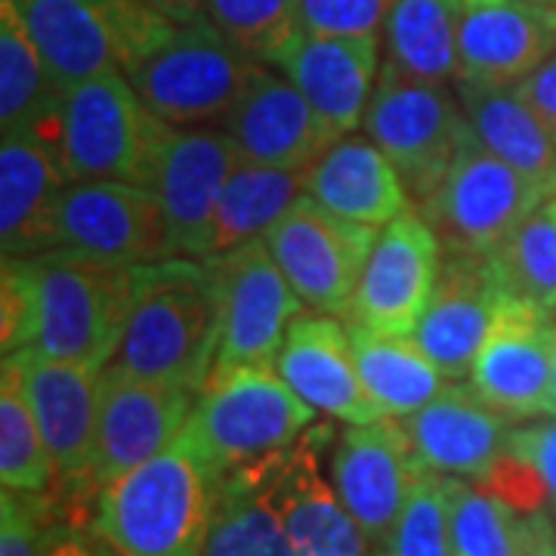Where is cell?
<instances>
[{"label": "cell", "instance_id": "6da1fadb", "mask_svg": "<svg viewBox=\"0 0 556 556\" xmlns=\"http://www.w3.org/2000/svg\"><path fill=\"white\" fill-rule=\"evenodd\" d=\"M223 470L182 430L164 452L102 485L90 529L121 556H201Z\"/></svg>", "mask_w": 556, "mask_h": 556}, {"label": "cell", "instance_id": "7a4b0ae2", "mask_svg": "<svg viewBox=\"0 0 556 556\" xmlns=\"http://www.w3.org/2000/svg\"><path fill=\"white\" fill-rule=\"evenodd\" d=\"M223 300L204 260L167 257L137 269V303L109 365L195 390L217 368Z\"/></svg>", "mask_w": 556, "mask_h": 556}, {"label": "cell", "instance_id": "3957f363", "mask_svg": "<svg viewBox=\"0 0 556 556\" xmlns=\"http://www.w3.org/2000/svg\"><path fill=\"white\" fill-rule=\"evenodd\" d=\"M38 269V334L43 356L102 371L118 356L137 303V269L78 251L35 254Z\"/></svg>", "mask_w": 556, "mask_h": 556}, {"label": "cell", "instance_id": "277c9868", "mask_svg": "<svg viewBox=\"0 0 556 556\" xmlns=\"http://www.w3.org/2000/svg\"><path fill=\"white\" fill-rule=\"evenodd\" d=\"M170 130L121 68L62 90L60 155L72 179H115L152 189Z\"/></svg>", "mask_w": 556, "mask_h": 556}, {"label": "cell", "instance_id": "5b68a950", "mask_svg": "<svg viewBox=\"0 0 556 556\" xmlns=\"http://www.w3.org/2000/svg\"><path fill=\"white\" fill-rule=\"evenodd\" d=\"M316 415L276 365H219L199 390L186 430L226 473L288 452Z\"/></svg>", "mask_w": 556, "mask_h": 556}, {"label": "cell", "instance_id": "8992f818", "mask_svg": "<svg viewBox=\"0 0 556 556\" xmlns=\"http://www.w3.org/2000/svg\"><path fill=\"white\" fill-rule=\"evenodd\" d=\"M53 78L68 84L127 68L155 50L177 20L142 0H10Z\"/></svg>", "mask_w": 556, "mask_h": 556}, {"label": "cell", "instance_id": "52a82bcc", "mask_svg": "<svg viewBox=\"0 0 556 556\" xmlns=\"http://www.w3.org/2000/svg\"><path fill=\"white\" fill-rule=\"evenodd\" d=\"M257 60L219 35L207 16L174 31L124 75L142 102L170 127H211L229 115Z\"/></svg>", "mask_w": 556, "mask_h": 556}, {"label": "cell", "instance_id": "ba28073f", "mask_svg": "<svg viewBox=\"0 0 556 556\" xmlns=\"http://www.w3.org/2000/svg\"><path fill=\"white\" fill-rule=\"evenodd\" d=\"M554 195L489 152L470 127L442 182L420 201V214L437 229L442 248L495 254Z\"/></svg>", "mask_w": 556, "mask_h": 556}, {"label": "cell", "instance_id": "9c48e42d", "mask_svg": "<svg viewBox=\"0 0 556 556\" xmlns=\"http://www.w3.org/2000/svg\"><path fill=\"white\" fill-rule=\"evenodd\" d=\"M365 137L393 161L408 195L420 204L452 167L464 137L467 115L448 84H427L383 65L365 112Z\"/></svg>", "mask_w": 556, "mask_h": 556}, {"label": "cell", "instance_id": "30bf717a", "mask_svg": "<svg viewBox=\"0 0 556 556\" xmlns=\"http://www.w3.org/2000/svg\"><path fill=\"white\" fill-rule=\"evenodd\" d=\"M263 241L303 306L334 316L353 303L378 241V226L340 217L303 192L269 226Z\"/></svg>", "mask_w": 556, "mask_h": 556}, {"label": "cell", "instance_id": "8fae6325", "mask_svg": "<svg viewBox=\"0 0 556 556\" xmlns=\"http://www.w3.org/2000/svg\"><path fill=\"white\" fill-rule=\"evenodd\" d=\"M56 248L124 266L177 257L152 189L115 179H68L56 207Z\"/></svg>", "mask_w": 556, "mask_h": 556}, {"label": "cell", "instance_id": "7c38bea8", "mask_svg": "<svg viewBox=\"0 0 556 556\" xmlns=\"http://www.w3.org/2000/svg\"><path fill=\"white\" fill-rule=\"evenodd\" d=\"M223 300L219 365H276L291 321L303 300L278 269L266 241L251 239L223 254L204 257Z\"/></svg>", "mask_w": 556, "mask_h": 556}, {"label": "cell", "instance_id": "4fadbf2b", "mask_svg": "<svg viewBox=\"0 0 556 556\" xmlns=\"http://www.w3.org/2000/svg\"><path fill=\"white\" fill-rule=\"evenodd\" d=\"M442 266V241L420 211H405L371 248L365 273L358 278L346 325L375 334L412 338L427 313Z\"/></svg>", "mask_w": 556, "mask_h": 556}, {"label": "cell", "instance_id": "5bb4252c", "mask_svg": "<svg viewBox=\"0 0 556 556\" xmlns=\"http://www.w3.org/2000/svg\"><path fill=\"white\" fill-rule=\"evenodd\" d=\"M195 399V390L105 365L100 375V424L90 482L102 489L164 452L186 430Z\"/></svg>", "mask_w": 556, "mask_h": 556}, {"label": "cell", "instance_id": "9a60e30c", "mask_svg": "<svg viewBox=\"0 0 556 556\" xmlns=\"http://www.w3.org/2000/svg\"><path fill=\"white\" fill-rule=\"evenodd\" d=\"M420 464L396 417L350 424L331 455V482L368 544L387 554Z\"/></svg>", "mask_w": 556, "mask_h": 556}, {"label": "cell", "instance_id": "2e32d148", "mask_svg": "<svg viewBox=\"0 0 556 556\" xmlns=\"http://www.w3.org/2000/svg\"><path fill=\"white\" fill-rule=\"evenodd\" d=\"M551 321L544 309L504 294L470 365V387L510 420L556 415Z\"/></svg>", "mask_w": 556, "mask_h": 556}, {"label": "cell", "instance_id": "e0dca14e", "mask_svg": "<svg viewBox=\"0 0 556 556\" xmlns=\"http://www.w3.org/2000/svg\"><path fill=\"white\" fill-rule=\"evenodd\" d=\"M241 164L236 142L211 127H174L159 159V195L177 257H211V229L226 179Z\"/></svg>", "mask_w": 556, "mask_h": 556}, {"label": "cell", "instance_id": "ac0fdd59", "mask_svg": "<svg viewBox=\"0 0 556 556\" xmlns=\"http://www.w3.org/2000/svg\"><path fill=\"white\" fill-rule=\"evenodd\" d=\"M217 127L236 142L241 161L285 170H306L338 142L298 87L266 62L254 65L241 97Z\"/></svg>", "mask_w": 556, "mask_h": 556}, {"label": "cell", "instance_id": "d6986e66", "mask_svg": "<svg viewBox=\"0 0 556 556\" xmlns=\"http://www.w3.org/2000/svg\"><path fill=\"white\" fill-rule=\"evenodd\" d=\"M504 294L492 254L442 248L433 298L412 338L445 371V378L470 375Z\"/></svg>", "mask_w": 556, "mask_h": 556}, {"label": "cell", "instance_id": "ffe728a7", "mask_svg": "<svg viewBox=\"0 0 556 556\" xmlns=\"http://www.w3.org/2000/svg\"><path fill=\"white\" fill-rule=\"evenodd\" d=\"M378 62V38H334L300 28L269 65L298 87L328 134L340 139L365 121L380 78Z\"/></svg>", "mask_w": 556, "mask_h": 556}, {"label": "cell", "instance_id": "44dd1931", "mask_svg": "<svg viewBox=\"0 0 556 556\" xmlns=\"http://www.w3.org/2000/svg\"><path fill=\"white\" fill-rule=\"evenodd\" d=\"M13 356L22 368L28 405L56 464V477L65 482H90L102 371L43 356L31 346Z\"/></svg>", "mask_w": 556, "mask_h": 556}, {"label": "cell", "instance_id": "7402d4cb", "mask_svg": "<svg viewBox=\"0 0 556 556\" xmlns=\"http://www.w3.org/2000/svg\"><path fill=\"white\" fill-rule=\"evenodd\" d=\"M556 53V13L544 0L464 3L457 78L514 87Z\"/></svg>", "mask_w": 556, "mask_h": 556}, {"label": "cell", "instance_id": "603a6c76", "mask_svg": "<svg viewBox=\"0 0 556 556\" xmlns=\"http://www.w3.org/2000/svg\"><path fill=\"white\" fill-rule=\"evenodd\" d=\"M402 427L424 470L460 479L489 477L514 430L510 417L464 383H448L415 415L402 417Z\"/></svg>", "mask_w": 556, "mask_h": 556}, {"label": "cell", "instance_id": "cb8c5ba5", "mask_svg": "<svg viewBox=\"0 0 556 556\" xmlns=\"http://www.w3.org/2000/svg\"><path fill=\"white\" fill-rule=\"evenodd\" d=\"M276 368L316 412L346 424H371L383 417L358 378L350 328L328 313L313 309L291 321Z\"/></svg>", "mask_w": 556, "mask_h": 556}, {"label": "cell", "instance_id": "d4e9b609", "mask_svg": "<svg viewBox=\"0 0 556 556\" xmlns=\"http://www.w3.org/2000/svg\"><path fill=\"white\" fill-rule=\"evenodd\" d=\"M321 439L325 430L309 427L298 445L278 455L276 504L285 529L298 556H365L371 544L362 526L340 501L334 482L321 477Z\"/></svg>", "mask_w": 556, "mask_h": 556}, {"label": "cell", "instance_id": "484cf974", "mask_svg": "<svg viewBox=\"0 0 556 556\" xmlns=\"http://www.w3.org/2000/svg\"><path fill=\"white\" fill-rule=\"evenodd\" d=\"M62 159L35 134L0 142V248L3 257L56 251V207L68 182Z\"/></svg>", "mask_w": 556, "mask_h": 556}, {"label": "cell", "instance_id": "4316f807", "mask_svg": "<svg viewBox=\"0 0 556 556\" xmlns=\"http://www.w3.org/2000/svg\"><path fill=\"white\" fill-rule=\"evenodd\" d=\"M306 195L340 217L383 229L412 207V195L393 167L368 137H340L328 152L306 167Z\"/></svg>", "mask_w": 556, "mask_h": 556}, {"label": "cell", "instance_id": "83f0119b", "mask_svg": "<svg viewBox=\"0 0 556 556\" xmlns=\"http://www.w3.org/2000/svg\"><path fill=\"white\" fill-rule=\"evenodd\" d=\"M278 455L223 473L201 556H298L276 504Z\"/></svg>", "mask_w": 556, "mask_h": 556}, {"label": "cell", "instance_id": "f1b7e54d", "mask_svg": "<svg viewBox=\"0 0 556 556\" xmlns=\"http://www.w3.org/2000/svg\"><path fill=\"white\" fill-rule=\"evenodd\" d=\"M457 102L485 149L522 177L556 192V139L514 87L457 78Z\"/></svg>", "mask_w": 556, "mask_h": 556}, {"label": "cell", "instance_id": "f546056e", "mask_svg": "<svg viewBox=\"0 0 556 556\" xmlns=\"http://www.w3.org/2000/svg\"><path fill=\"white\" fill-rule=\"evenodd\" d=\"M460 16L464 0H393L383 22V65L427 84L457 78Z\"/></svg>", "mask_w": 556, "mask_h": 556}, {"label": "cell", "instance_id": "4dcf8cb0", "mask_svg": "<svg viewBox=\"0 0 556 556\" xmlns=\"http://www.w3.org/2000/svg\"><path fill=\"white\" fill-rule=\"evenodd\" d=\"M350 328L353 356L358 365V378L365 383L368 396L375 399L380 415L408 417L437 399L448 378L433 358L420 350L415 338H393L375 334L365 328Z\"/></svg>", "mask_w": 556, "mask_h": 556}, {"label": "cell", "instance_id": "1f68e13d", "mask_svg": "<svg viewBox=\"0 0 556 556\" xmlns=\"http://www.w3.org/2000/svg\"><path fill=\"white\" fill-rule=\"evenodd\" d=\"M62 102L60 80L53 78L20 13L0 0V130L3 137L38 134L56 118Z\"/></svg>", "mask_w": 556, "mask_h": 556}, {"label": "cell", "instance_id": "d6a6232c", "mask_svg": "<svg viewBox=\"0 0 556 556\" xmlns=\"http://www.w3.org/2000/svg\"><path fill=\"white\" fill-rule=\"evenodd\" d=\"M303 179L306 170H285V167H263L241 161L219 195L214 229H211V257L244 241L263 239L269 226L306 192Z\"/></svg>", "mask_w": 556, "mask_h": 556}, {"label": "cell", "instance_id": "836d02e7", "mask_svg": "<svg viewBox=\"0 0 556 556\" xmlns=\"http://www.w3.org/2000/svg\"><path fill=\"white\" fill-rule=\"evenodd\" d=\"M56 477V464L43 442L35 412L25 396L16 356L0 365V482L13 492H43Z\"/></svg>", "mask_w": 556, "mask_h": 556}, {"label": "cell", "instance_id": "e575fe53", "mask_svg": "<svg viewBox=\"0 0 556 556\" xmlns=\"http://www.w3.org/2000/svg\"><path fill=\"white\" fill-rule=\"evenodd\" d=\"M501 285L547 316L556 313V195L519 223L514 236L492 254Z\"/></svg>", "mask_w": 556, "mask_h": 556}, {"label": "cell", "instance_id": "d590c367", "mask_svg": "<svg viewBox=\"0 0 556 556\" xmlns=\"http://www.w3.org/2000/svg\"><path fill=\"white\" fill-rule=\"evenodd\" d=\"M452 556H526L522 514L489 489L448 477Z\"/></svg>", "mask_w": 556, "mask_h": 556}, {"label": "cell", "instance_id": "8d00e7d4", "mask_svg": "<svg viewBox=\"0 0 556 556\" xmlns=\"http://www.w3.org/2000/svg\"><path fill=\"white\" fill-rule=\"evenodd\" d=\"M204 16L244 56L269 65L298 38L300 0H204Z\"/></svg>", "mask_w": 556, "mask_h": 556}, {"label": "cell", "instance_id": "74e56055", "mask_svg": "<svg viewBox=\"0 0 556 556\" xmlns=\"http://www.w3.org/2000/svg\"><path fill=\"white\" fill-rule=\"evenodd\" d=\"M393 556H452V501L448 477L424 470L417 473L390 541Z\"/></svg>", "mask_w": 556, "mask_h": 556}, {"label": "cell", "instance_id": "f35d334b", "mask_svg": "<svg viewBox=\"0 0 556 556\" xmlns=\"http://www.w3.org/2000/svg\"><path fill=\"white\" fill-rule=\"evenodd\" d=\"M38 334V269L31 257H3L0 269V343L3 356L35 346Z\"/></svg>", "mask_w": 556, "mask_h": 556}, {"label": "cell", "instance_id": "ab89813d", "mask_svg": "<svg viewBox=\"0 0 556 556\" xmlns=\"http://www.w3.org/2000/svg\"><path fill=\"white\" fill-rule=\"evenodd\" d=\"M393 0H300V28L334 38H378Z\"/></svg>", "mask_w": 556, "mask_h": 556}, {"label": "cell", "instance_id": "60d3db41", "mask_svg": "<svg viewBox=\"0 0 556 556\" xmlns=\"http://www.w3.org/2000/svg\"><path fill=\"white\" fill-rule=\"evenodd\" d=\"M47 510L31 492L3 489L0 495V556H40Z\"/></svg>", "mask_w": 556, "mask_h": 556}, {"label": "cell", "instance_id": "b9f144b4", "mask_svg": "<svg viewBox=\"0 0 556 556\" xmlns=\"http://www.w3.org/2000/svg\"><path fill=\"white\" fill-rule=\"evenodd\" d=\"M479 485L489 489L501 501H507L517 514H535L551 504V492L541 482V477L522 457L510 455V452L497 457V464L489 470V477L479 479Z\"/></svg>", "mask_w": 556, "mask_h": 556}, {"label": "cell", "instance_id": "7bdbcfd3", "mask_svg": "<svg viewBox=\"0 0 556 556\" xmlns=\"http://www.w3.org/2000/svg\"><path fill=\"white\" fill-rule=\"evenodd\" d=\"M504 452L522 457L535 470L551 492V504L556 507V415H551V420H532L514 427Z\"/></svg>", "mask_w": 556, "mask_h": 556}, {"label": "cell", "instance_id": "ee69618b", "mask_svg": "<svg viewBox=\"0 0 556 556\" xmlns=\"http://www.w3.org/2000/svg\"><path fill=\"white\" fill-rule=\"evenodd\" d=\"M514 90L541 118V124L547 127V134L556 139V53H551L526 78L517 80Z\"/></svg>", "mask_w": 556, "mask_h": 556}, {"label": "cell", "instance_id": "f6af8a7d", "mask_svg": "<svg viewBox=\"0 0 556 556\" xmlns=\"http://www.w3.org/2000/svg\"><path fill=\"white\" fill-rule=\"evenodd\" d=\"M40 556H121L109 541L93 529L84 532L68 522H50L43 532Z\"/></svg>", "mask_w": 556, "mask_h": 556}, {"label": "cell", "instance_id": "bcb514c9", "mask_svg": "<svg viewBox=\"0 0 556 556\" xmlns=\"http://www.w3.org/2000/svg\"><path fill=\"white\" fill-rule=\"evenodd\" d=\"M142 3L155 7L164 16L177 22H192L204 16V0H142Z\"/></svg>", "mask_w": 556, "mask_h": 556}, {"label": "cell", "instance_id": "7dc6e473", "mask_svg": "<svg viewBox=\"0 0 556 556\" xmlns=\"http://www.w3.org/2000/svg\"><path fill=\"white\" fill-rule=\"evenodd\" d=\"M551 343H554V399H556V321H551Z\"/></svg>", "mask_w": 556, "mask_h": 556}, {"label": "cell", "instance_id": "c3c4849f", "mask_svg": "<svg viewBox=\"0 0 556 556\" xmlns=\"http://www.w3.org/2000/svg\"><path fill=\"white\" fill-rule=\"evenodd\" d=\"M544 3H547V7H551V10L556 13V0H544Z\"/></svg>", "mask_w": 556, "mask_h": 556}, {"label": "cell", "instance_id": "681fc988", "mask_svg": "<svg viewBox=\"0 0 556 556\" xmlns=\"http://www.w3.org/2000/svg\"><path fill=\"white\" fill-rule=\"evenodd\" d=\"M464 3H485V0H464Z\"/></svg>", "mask_w": 556, "mask_h": 556}, {"label": "cell", "instance_id": "f907efd6", "mask_svg": "<svg viewBox=\"0 0 556 556\" xmlns=\"http://www.w3.org/2000/svg\"><path fill=\"white\" fill-rule=\"evenodd\" d=\"M378 556H393V554H390V551H387V554H378Z\"/></svg>", "mask_w": 556, "mask_h": 556}]
</instances>
